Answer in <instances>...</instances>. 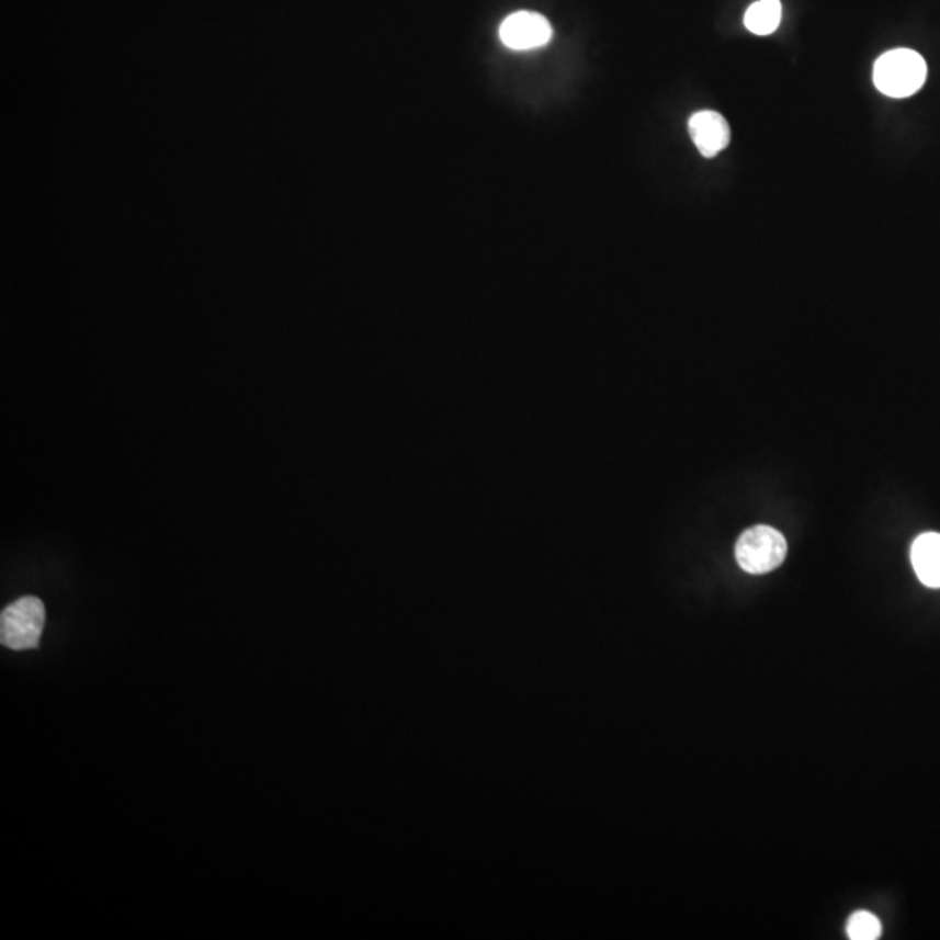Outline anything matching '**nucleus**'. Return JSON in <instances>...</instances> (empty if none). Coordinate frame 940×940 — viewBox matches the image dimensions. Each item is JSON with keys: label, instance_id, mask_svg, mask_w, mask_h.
<instances>
[{"label": "nucleus", "instance_id": "nucleus-1", "mask_svg": "<svg viewBox=\"0 0 940 940\" xmlns=\"http://www.w3.org/2000/svg\"><path fill=\"white\" fill-rule=\"evenodd\" d=\"M873 79L877 91L886 97H913L927 81V64L913 49H892L876 59Z\"/></svg>", "mask_w": 940, "mask_h": 940}, {"label": "nucleus", "instance_id": "nucleus-2", "mask_svg": "<svg viewBox=\"0 0 940 940\" xmlns=\"http://www.w3.org/2000/svg\"><path fill=\"white\" fill-rule=\"evenodd\" d=\"M788 556V542L784 535L772 526L749 528L738 536L735 544V557L747 574H770L779 568Z\"/></svg>", "mask_w": 940, "mask_h": 940}, {"label": "nucleus", "instance_id": "nucleus-3", "mask_svg": "<svg viewBox=\"0 0 940 940\" xmlns=\"http://www.w3.org/2000/svg\"><path fill=\"white\" fill-rule=\"evenodd\" d=\"M46 624V608L37 598H22L4 608L0 615V642L11 649H30L38 645Z\"/></svg>", "mask_w": 940, "mask_h": 940}, {"label": "nucleus", "instance_id": "nucleus-4", "mask_svg": "<svg viewBox=\"0 0 940 940\" xmlns=\"http://www.w3.org/2000/svg\"><path fill=\"white\" fill-rule=\"evenodd\" d=\"M500 41L514 52H532L544 47L553 38V26L547 18L533 11H518L500 25Z\"/></svg>", "mask_w": 940, "mask_h": 940}, {"label": "nucleus", "instance_id": "nucleus-5", "mask_svg": "<svg viewBox=\"0 0 940 940\" xmlns=\"http://www.w3.org/2000/svg\"><path fill=\"white\" fill-rule=\"evenodd\" d=\"M693 144L702 156L716 157L729 144V126L726 118L713 110H702L690 117L688 123Z\"/></svg>", "mask_w": 940, "mask_h": 940}, {"label": "nucleus", "instance_id": "nucleus-6", "mask_svg": "<svg viewBox=\"0 0 940 940\" xmlns=\"http://www.w3.org/2000/svg\"><path fill=\"white\" fill-rule=\"evenodd\" d=\"M913 568L924 586L940 589V533H924L911 548Z\"/></svg>", "mask_w": 940, "mask_h": 940}, {"label": "nucleus", "instance_id": "nucleus-7", "mask_svg": "<svg viewBox=\"0 0 940 940\" xmlns=\"http://www.w3.org/2000/svg\"><path fill=\"white\" fill-rule=\"evenodd\" d=\"M782 20L780 0H758L747 9L744 25L756 35H770L779 29Z\"/></svg>", "mask_w": 940, "mask_h": 940}, {"label": "nucleus", "instance_id": "nucleus-8", "mask_svg": "<svg viewBox=\"0 0 940 940\" xmlns=\"http://www.w3.org/2000/svg\"><path fill=\"white\" fill-rule=\"evenodd\" d=\"M847 933L852 940H876L882 936V925L871 913L859 911L848 919Z\"/></svg>", "mask_w": 940, "mask_h": 940}]
</instances>
